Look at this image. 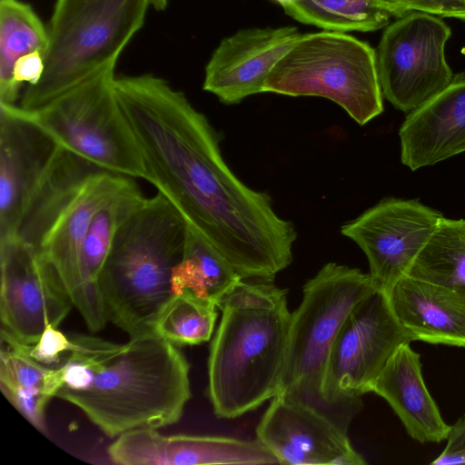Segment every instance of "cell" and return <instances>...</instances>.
<instances>
[{
    "label": "cell",
    "mask_w": 465,
    "mask_h": 465,
    "mask_svg": "<svg viewBox=\"0 0 465 465\" xmlns=\"http://www.w3.org/2000/svg\"><path fill=\"white\" fill-rule=\"evenodd\" d=\"M153 183L242 279L273 280L292 262L294 224L225 163L221 134L181 91L146 74L114 79Z\"/></svg>",
    "instance_id": "obj_1"
},
{
    "label": "cell",
    "mask_w": 465,
    "mask_h": 465,
    "mask_svg": "<svg viewBox=\"0 0 465 465\" xmlns=\"http://www.w3.org/2000/svg\"><path fill=\"white\" fill-rule=\"evenodd\" d=\"M58 366L57 398L78 409L108 437L176 423L191 398L190 365L156 333L117 343L70 334Z\"/></svg>",
    "instance_id": "obj_2"
},
{
    "label": "cell",
    "mask_w": 465,
    "mask_h": 465,
    "mask_svg": "<svg viewBox=\"0 0 465 465\" xmlns=\"http://www.w3.org/2000/svg\"><path fill=\"white\" fill-rule=\"evenodd\" d=\"M218 309L207 393L217 417L234 419L279 393L292 312L287 290L266 279H242Z\"/></svg>",
    "instance_id": "obj_3"
},
{
    "label": "cell",
    "mask_w": 465,
    "mask_h": 465,
    "mask_svg": "<svg viewBox=\"0 0 465 465\" xmlns=\"http://www.w3.org/2000/svg\"><path fill=\"white\" fill-rule=\"evenodd\" d=\"M187 223L161 193L117 231L99 277L108 322L130 338L155 333L172 298L171 278L181 261Z\"/></svg>",
    "instance_id": "obj_4"
},
{
    "label": "cell",
    "mask_w": 465,
    "mask_h": 465,
    "mask_svg": "<svg viewBox=\"0 0 465 465\" xmlns=\"http://www.w3.org/2000/svg\"><path fill=\"white\" fill-rule=\"evenodd\" d=\"M148 5V0H56L43 75L27 86L19 106L39 108L94 74L115 67Z\"/></svg>",
    "instance_id": "obj_5"
},
{
    "label": "cell",
    "mask_w": 465,
    "mask_h": 465,
    "mask_svg": "<svg viewBox=\"0 0 465 465\" xmlns=\"http://www.w3.org/2000/svg\"><path fill=\"white\" fill-rule=\"evenodd\" d=\"M263 93L327 98L360 125L383 112L376 51L346 33L301 35L270 72Z\"/></svg>",
    "instance_id": "obj_6"
},
{
    "label": "cell",
    "mask_w": 465,
    "mask_h": 465,
    "mask_svg": "<svg viewBox=\"0 0 465 465\" xmlns=\"http://www.w3.org/2000/svg\"><path fill=\"white\" fill-rule=\"evenodd\" d=\"M374 291L370 273L336 262L326 263L305 282L302 302L291 316L277 395L305 402L330 417L322 392L329 353L349 314Z\"/></svg>",
    "instance_id": "obj_7"
},
{
    "label": "cell",
    "mask_w": 465,
    "mask_h": 465,
    "mask_svg": "<svg viewBox=\"0 0 465 465\" xmlns=\"http://www.w3.org/2000/svg\"><path fill=\"white\" fill-rule=\"evenodd\" d=\"M114 79V67H108L39 108L19 107L59 146L103 170L144 179L143 162L117 101Z\"/></svg>",
    "instance_id": "obj_8"
},
{
    "label": "cell",
    "mask_w": 465,
    "mask_h": 465,
    "mask_svg": "<svg viewBox=\"0 0 465 465\" xmlns=\"http://www.w3.org/2000/svg\"><path fill=\"white\" fill-rule=\"evenodd\" d=\"M413 341L397 318L391 296L381 291L360 302L342 324L329 353L322 398L330 417L347 430L361 398L393 351Z\"/></svg>",
    "instance_id": "obj_9"
},
{
    "label": "cell",
    "mask_w": 465,
    "mask_h": 465,
    "mask_svg": "<svg viewBox=\"0 0 465 465\" xmlns=\"http://www.w3.org/2000/svg\"><path fill=\"white\" fill-rule=\"evenodd\" d=\"M450 35L440 18L420 12L385 28L377 68L382 94L395 108L411 112L450 84L454 75L445 56Z\"/></svg>",
    "instance_id": "obj_10"
},
{
    "label": "cell",
    "mask_w": 465,
    "mask_h": 465,
    "mask_svg": "<svg viewBox=\"0 0 465 465\" xmlns=\"http://www.w3.org/2000/svg\"><path fill=\"white\" fill-rule=\"evenodd\" d=\"M1 338L30 346L74 304L54 267L21 240H0Z\"/></svg>",
    "instance_id": "obj_11"
},
{
    "label": "cell",
    "mask_w": 465,
    "mask_h": 465,
    "mask_svg": "<svg viewBox=\"0 0 465 465\" xmlns=\"http://www.w3.org/2000/svg\"><path fill=\"white\" fill-rule=\"evenodd\" d=\"M442 217L419 201L389 198L342 224L341 232L365 253L376 290L391 296Z\"/></svg>",
    "instance_id": "obj_12"
},
{
    "label": "cell",
    "mask_w": 465,
    "mask_h": 465,
    "mask_svg": "<svg viewBox=\"0 0 465 465\" xmlns=\"http://www.w3.org/2000/svg\"><path fill=\"white\" fill-rule=\"evenodd\" d=\"M256 439L282 464H366L346 430L313 406L285 395L271 400Z\"/></svg>",
    "instance_id": "obj_13"
},
{
    "label": "cell",
    "mask_w": 465,
    "mask_h": 465,
    "mask_svg": "<svg viewBox=\"0 0 465 465\" xmlns=\"http://www.w3.org/2000/svg\"><path fill=\"white\" fill-rule=\"evenodd\" d=\"M301 35L288 25L245 28L223 38L205 66L203 90L225 104L263 93L270 72Z\"/></svg>",
    "instance_id": "obj_14"
},
{
    "label": "cell",
    "mask_w": 465,
    "mask_h": 465,
    "mask_svg": "<svg viewBox=\"0 0 465 465\" xmlns=\"http://www.w3.org/2000/svg\"><path fill=\"white\" fill-rule=\"evenodd\" d=\"M107 453L113 462L121 465H261L278 462L257 439L164 435L154 428L136 429L119 435L108 447Z\"/></svg>",
    "instance_id": "obj_15"
},
{
    "label": "cell",
    "mask_w": 465,
    "mask_h": 465,
    "mask_svg": "<svg viewBox=\"0 0 465 465\" xmlns=\"http://www.w3.org/2000/svg\"><path fill=\"white\" fill-rule=\"evenodd\" d=\"M58 146L19 106L0 103V240L14 237L26 200Z\"/></svg>",
    "instance_id": "obj_16"
},
{
    "label": "cell",
    "mask_w": 465,
    "mask_h": 465,
    "mask_svg": "<svg viewBox=\"0 0 465 465\" xmlns=\"http://www.w3.org/2000/svg\"><path fill=\"white\" fill-rule=\"evenodd\" d=\"M101 170L92 175L53 224L37 252L57 272L74 307L81 301V250L96 213L133 180Z\"/></svg>",
    "instance_id": "obj_17"
},
{
    "label": "cell",
    "mask_w": 465,
    "mask_h": 465,
    "mask_svg": "<svg viewBox=\"0 0 465 465\" xmlns=\"http://www.w3.org/2000/svg\"><path fill=\"white\" fill-rule=\"evenodd\" d=\"M399 136L401 163L412 171L465 153V73L410 112Z\"/></svg>",
    "instance_id": "obj_18"
},
{
    "label": "cell",
    "mask_w": 465,
    "mask_h": 465,
    "mask_svg": "<svg viewBox=\"0 0 465 465\" xmlns=\"http://www.w3.org/2000/svg\"><path fill=\"white\" fill-rule=\"evenodd\" d=\"M371 392L382 397L401 420L408 434L420 443L446 440L450 426L442 419L422 377L420 355L410 342L391 355Z\"/></svg>",
    "instance_id": "obj_19"
},
{
    "label": "cell",
    "mask_w": 465,
    "mask_h": 465,
    "mask_svg": "<svg viewBox=\"0 0 465 465\" xmlns=\"http://www.w3.org/2000/svg\"><path fill=\"white\" fill-rule=\"evenodd\" d=\"M394 312L413 341L465 347V293L411 276L391 295Z\"/></svg>",
    "instance_id": "obj_20"
},
{
    "label": "cell",
    "mask_w": 465,
    "mask_h": 465,
    "mask_svg": "<svg viewBox=\"0 0 465 465\" xmlns=\"http://www.w3.org/2000/svg\"><path fill=\"white\" fill-rule=\"evenodd\" d=\"M103 169L58 146L24 206L14 237L36 251L86 181Z\"/></svg>",
    "instance_id": "obj_21"
},
{
    "label": "cell",
    "mask_w": 465,
    "mask_h": 465,
    "mask_svg": "<svg viewBox=\"0 0 465 465\" xmlns=\"http://www.w3.org/2000/svg\"><path fill=\"white\" fill-rule=\"evenodd\" d=\"M61 385L58 366L32 358L26 346L1 338L0 388L5 397L35 428L46 432L45 409Z\"/></svg>",
    "instance_id": "obj_22"
},
{
    "label": "cell",
    "mask_w": 465,
    "mask_h": 465,
    "mask_svg": "<svg viewBox=\"0 0 465 465\" xmlns=\"http://www.w3.org/2000/svg\"><path fill=\"white\" fill-rule=\"evenodd\" d=\"M242 280L224 256L188 224L183 257L172 272V294H188L218 307Z\"/></svg>",
    "instance_id": "obj_23"
},
{
    "label": "cell",
    "mask_w": 465,
    "mask_h": 465,
    "mask_svg": "<svg viewBox=\"0 0 465 465\" xmlns=\"http://www.w3.org/2000/svg\"><path fill=\"white\" fill-rule=\"evenodd\" d=\"M48 34L33 8L19 0H0V103L15 104L21 85L13 78L15 63L38 51L44 57Z\"/></svg>",
    "instance_id": "obj_24"
},
{
    "label": "cell",
    "mask_w": 465,
    "mask_h": 465,
    "mask_svg": "<svg viewBox=\"0 0 465 465\" xmlns=\"http://www.w3.org/2000/svg\"><path fill=\"white\" fill-rule=\"evenodd\" d=\"M408 276L453 289L465 288V220H440Z\"/></svg>",
    "instance_id": "obj_25"
},
{
    "label": "cell",
    "mask_w": 465,
    "mask_h": 465,
    "mask_svg": "<svg viewBox=\"0 0 465 465\" xmlns=\"http://www.w3.org/2000/svg\"><path fill=\"white\" fill-rule=\"evenodd\" d=\"M282 6L300 23L340 33L376 31L391 16L379 0H293Z\"/></svg>",
    "instance_id": "obj_26"
},
{
    "label": "cell",
    "mask_w": 465,
    "mask_h": 465,
    "mask_svg": "<svg viewBox=\"0 0 465 465\" xmlns=\"http://www.w3.org/2000/svg\"><path fill=\"white\" fill-rule=\"evenodd\" d=\"M218 307L188 294L173 295L162 311L155 333L176 345H198L210 341Z\"/></svg>",
    "instance_id": "obj_27"
},
{
    "label": "cell",
    "mask_w": 465,
    "mask_h": 465,
    "mask_svg": "<svg viewBox=\"0 0 465 465\" xmlns=\"http://www.w3.org/2000/svg\"><path fill=\"white\" fill-rule=\"evenodd\" d=\"M379 3L391 16L398 18L420 12L465 21V0H379Z\"/></svg>",
    "instance_id": "obj_28"
},
{
    "label": "cell",
    "mask_w": 465,
    "mask_h": 465,
    "mask_svg": "<svg viewBox=\"0 0 465 465\" xmlns=\"http://www.w3.org/2000/svg\"><path fill=\"white\" fill-rule=\"evenodd\" d=\"M70 348L69 335L53 325L46 326L36 343L26 346L29 355L46 366L59 363Z\"/></svg>",
    "instance_id": "obj_29"
},
{
    "label": "cell",
    "mask_w": 465,
    "mask_h": 465,
    "mask_svg": "<svg viewBox=\"0 0 465 465\" xmlns=\"http://www.w3.org/2000/svg\"><path fill=\"white\" fill-rule=\"evenodd\" d=\"M447 444L433 465L465 464V415L450 426Z\"/></svg>",
    "instance_id": "obj_30"
},
{
    "label": "cell",
    "mask_w": 465,
    "mask_h": 465,
    "mask_svg": "<svg viewBox=\"0 0 465 465\" xmlns=\"http://www.w3.org/2000/svg\"><path fill=\"white\" fill-rule=\"evenodd\" d=\"M45 70L44 55L38 52H32L18 58L13 69V78L16 84L26 82L28 85L36 84Z\"/></svg>",
    "instance_id": "obj_31"
},
{
    "label": "cell",
    "mask_w": 465,
    "mask_h": 465,
    "mask_svg": "<svg viewBox=\"0 0 465 465\" xmlns=\"http://www.w3.org/2000/svg\"><path fill=\"white\" fill-rule=\"evenodd\" d=\"M168 0H148V4L152 5L156 10H163L167 6Z\"/></svg>",
    "instance_id": "obj_32"
},
{
    "label": "cell",
    "mask_w": 465,
    "mask_h": 465,
    "mask_svg": "<svg viewBox=\"0 0 465 465\" xmlns=\"http://www.w3.org/2000/svg\"><path fill=\"white\" fill-rule=\"evenodd\" d=\"M276 2H278L281 5H283L285 4H288L293 0H275Z\"/></svg>",
    "instance_id": "obj_33"
},
{
    "label": "cell",
    "mask_w": 465,
    "mask_h": 465,
    "mask_svg": "<svg viewBox=\"0 0 465 465\" xmlns=\"http://www.w3.org/2000/svg\"><path fill=\"white\" fill-rule=\"evenodd\" d=\"M459 290L462 291L465 293V288L464 289H459Z\"/></svg>",
    "instance_id": "obj_34"
}]
</instances>
